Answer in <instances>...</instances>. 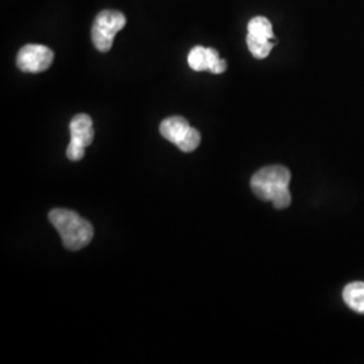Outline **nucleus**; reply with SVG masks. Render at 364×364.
Listing matches in <instances>:
<instances>
[{
    "instance_id": "nucleus-3",
    "label": "nucleus",
    "mask_w": 364,
    "mask_h": 364,
    "mask_svg": "<svg viewBox=\"0 0 364 364\" xmlns=\"http://www.w3.org/2000/svg\"><path fill=\"white\" fill-rule=\"evenodd\" d=\"M126 26L124 14L117 10H105L97 14L92 26V42L99 52L111 50L117 33Z\"/></svg>"
},
{
    "instance_id": "nucleus-5",
    "label": "nucleus",
    "mask_w": 364,
    "mask_h": 364,
    "mask_svg": "<svg viewBox=\"0 0 364 364\" xmlns=\"http://www.w3.org/2000/svg\"><path fill=\"white\" fill-rule=\"evenodd\" d=\"M54 53L43 45H26L16 55V65L25 73H41L53 64Z\"/></svg>"
},
{
    "instance_id": "nucleus-8",
    "label": "nucleus",
    "mask_w": 364,
    "mask_h": 364,
    "mask_svg": "<svg viewBox=\"0 0 364 364\" xmlns=\"http://www.w3.org/2000/svg\"><path fill=\"white\" fill-rule=\"evenodd\" d=\"M343 299L352 311L364 314V282H353L344 287Z\"/></svg>"
},
{
    "instance_id": "nucleus-1",
    "label": "nucleus",
    "mask_w": 364,
    "mask_h": 364,
    "mask_svg": "<svg viewBox=\"0 0 364 364\" xmlns=\"http://www.w3.org/2000/svg\"><path fill=\"white\" fill-rule=\"evenodd\" d=\"M290 171L281 165H274L257 171L251 178V189L260 200L272 201L278 209L287 208L291 203L289 192Z\"/></svg>"
},
{
    "instance_id": "nucleus-10",
    "label": "nucleus",
    "mask_w": 364,
    "mask_h": 364,
    "mask_svg": "<svg viewBox=\"0 0 364 364\" xmlns=\"http://www.w3.org/2000/svg\"><path fill=\"white\" fill-rule=\"evenodd\" d=\"M275 42L277 41L255 38V37H251V36L247 34L248 50L258 60H263V58L269 57V54H270V52L273 50L274 46H275Z\"/></svg>"
},
{
    "instance_id": "nucleus-4",
    "label": "nucleus",
    "mask_w": 364,
    "mask_h": 364,
    "mask_svg": "<svg viewBox=\"0 0 364 364\" xmlns=\"http://www.w3.org/2000/svg\"><path fill=\"white\" fill-rule=\"evenodd\" d=\"M70 144L66 149V156L69 161L77 162L85 156V147L93 142V122L87 114H78L72 119L69 124Z\"/></svg>"
},
{
    "instance_id": "nucleus-7",
    "label": "nucleus",
    "mask_w": 364,
    "mask_h": 364,
    "mask_svg": "<svg viewBox=\"0 0 364 364\" xmlns=\"http://www.w3.org/2000/svg\"><path fill=\"white\" fill-rule=\"evenodd\" d=\"M191 129L192 127H191L189 122L185 117H171L165 119L161 123L159 132L166 141L178 146L186 138V135L189 134Z\"/></svg>"
},
{
    "instance_id": "nucleus-2",
    "label": "nucleus",
    "mask_w": 364,
    "mask_h": 364,
    "mask_svg": "<svg viewBox=\"0 0 364 364\" xmlns=\"http://www.w3.org/2000/svg\"><path fill=\"white\" fill-rule=\"evenodd\" d=\"M49 220L63 239L66 250L78 251L87 247L93 239V227L91 223L81 218L75 210L53 209L49 213Z\"/></svg>"
},
{
    "instance_id": "nucleus-6",
    "label": "nucleus",
    "mask_w": 364,
    "mask_h": 364,
    "mask_svg": "<svg viewBox=\"0 0 364 364\" xmlns=\"http://www.w3.org/2000/svg\"><path fill=\"white\" fill-rule=\"evenodd\" d=\"M188 64L196 72L209 70L213 75H221L227 70V61L213 48L195 46L188 54Z\"/></svg>"
},
{
    "instance_id": "nucleus-9",
    "label": "nucleus",
    "mask_w": 364,
    "mask_h": 364,
    "mask_svg": "<svg viewBox=\"0 0 364 364\" xmlns=\"http://www.w3.org/2000/svg\"><path fill=\"white\" fill-rule=\"evenodd\" d=\"M248 36L255 38L267 39V41H275L274 39L273 26L272 22L264 16H255L250 21L247 26Z\"/></svg>"
},
{
    "instance_id": "nucleus-11",
    "label": "nucleus",
    "mask_w": 364,
    "mask_h": 364,
    "mask_svg": "<svg viewBox=\"0 0 364 364\" xmlns=\"http://www.w3.org/2000/svg\"><path fill=\"white\" fill-rule=\"evenodd\" d=\"M200 142H201L200 132L192 127L191 131H189V134L186 135V138L177 147L183 153H192L200 146Z\"/></svg>"
}]
</instances>
